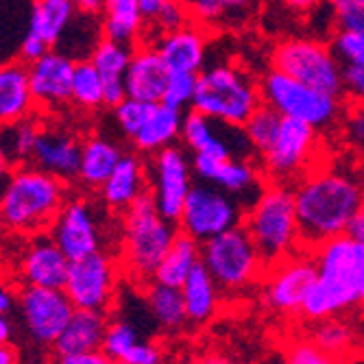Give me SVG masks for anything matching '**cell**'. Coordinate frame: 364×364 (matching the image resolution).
<instances>
[{
    "instance_id": "obj_19",
    "label": "cell",
    "mask_w": 364,
    "mask_h": 364,
    "mask_svg": "<svg viewBox=\"0 0 364 364\" xmlns=\"http://www.w3.org/2000/svg\"><path fill=\"white\" fill-rule=\"evenodd\" d=\"M75 68L77 59L57 48L48 50L42 59L28 65L31 90L40 112H55L65 103H73Z\"/></svg>"
},
{
    "instance_id": "obj_9",
    "label": "cell",
    "mask_w": 364,
    "mask_h": 364,
    "mask_svg": "<svg viewBox=\"0 0 364 364\" xmlns=\"http://www.w3.org/2000/svg\"><path fill=\"white\" fill-rule=\"evenodd\" d=\"M321 140L323 138L318 129L301 120L284 118L275 142L267 153L259 155L264 179L271 183L294 186L325 159L321 155Z\"/></svg>"
},
{
    "instance_id": "obj_30",
    "label": "cell",
    "mask_w": 364,
    "mask_h": 364,
    "mask_svg": "<svg viewBox=\"0 0 364 364\" xmlns=\"http://www.w3.org/2000/svg\"><path fill=\"white\" fill-rule=\"evenodd\" d=\"M183 116L186 112L173 109L164 103H155L149 120L142 124L138 136L131 140L134 149L140 155H155L164 149H168L181 140V129H183Z\"/></svg>"
},
{
    "instance_id": "obj_10",
    "label": "cell",
    "mask_w": 364,
    "mask_h": 364,
    "mask_svg": "<svg viewBox=\"0 0 364 364\" xmlns=\"http://www.w3.org/2000/svg\"><path fill=\"white\" fill-rule=\"evenodd\" d=\"M271 65L301 83L345 96L343 61L336 57L332 44L327 42L316 38H286L275 44L271 53Z\"/></svg>"
},
{
    "instance_id": "obj_43",
    "label": "cell",
    "mask_w": 364,
    "mask_h": 364,
    "mask_svg": "<svg viewBox=\"0 0 364 364\" xmlns=\"http://www.w3.org/2000/svg\"><path fill=\"white\" fill-rule=\"evenodd\" d=\"M155 103H146V101H140V98H131L127 96L124 101L114 107V122L116 127L120 129V134L131 142L136 136H138V131L142 129V124L149 120L151 112H153Z\"/></svg>"
},
{
    "instance_id": "obj_22",
    "label": "cell",
    "mask_w": 364,
    "mask_h": 364,
    "mask_svg": "<svg viewBox=\"0 0 364 364\" xmlns=\"http://www.w3.org/2000/svg\"><path fill=\"white\" fill-rule=\"evenodd\" d=\"M149 194V164L140 153H124L116 171L98 190L103 205L114 212L122 214L136 201Z\"/></svg>"
},
{
    "instance_id": "obj_27",
    "label": "cell",
    "mask_w": 364,
    "mask_h": 364,
    "mask_svg": "<svg viewBox=\"0 0 364 364\" xmlns=\"http://www.w3.org/2000/svg\"><path fill=\"white\" fill-rule=\"evenodd\" d=\"M183 294V304H186V314L188 323L192 327H203L212 323L223 306V296L225 292L220 286L214 282L210 271L203 267V262L192 271V275L183 282L181 286Z\"/></svg>"
},
{
    "instance_id": "obj_29",
    "label": "cell",
    "mask_w": 364,
    "mask_h": 364,
    "mask_svg": "<svg viewBox=\"0 0 364 364\" xmlns=\"http://www.w3.org/2000/svg\"><path fill=\"white\" fill-rule=\"evenodd\" d=\"M142 301L146 314L161 334H179L190 325L181 288L151 282L142 288Z\"/></svg>"
},
{
    "instance_id": "obj_59",
    "label": "cell",
    "mask_w": 364,
    "mask_h": 364,
    "mask_svg": "<svg viewBox=\"0 0 364 364\" xmlns=\"http://www.w3.org/2000/svg\"><path fill=\"white\" fill-rule=\"evenodd\" d=\"M114 364H129V362H114Z\"/></svg>"
},
{
    "instance_id": "obj_49",
    "label": "cell",
    "mask_w": 364,
    "mask_h": 364,
    "mask_svg": "<svg viewBox=\"0 0 364 364\" xmlns=\"http://www.w3.org/2000/svg\"><path fill=\"white\" fill-rule=\"evenodd\" d=\"M48 50H53L40 36H36V33L26 31L22 40H20V46H18V59L24 61L26 65L36 63L38 59H42Z\"/></svg>"
},
{
    "instance_id": "obj_55",
    "label": "cell",
    "mask_w": 364,
    "mask_h": 364,
    "mask_svg": "<svg viewBox=\"0 0 364 364\" xmlns=\"http://www.w3.org/2000/svg\"><path fill=\"white\" fill-rule=\"evenodd\" d=\"M20 362V349L16 343H0V364H18Z\"/></svg>"
},
{
    "instance_id": "obj_45",
    "label": "cell",
    "mask_w": 364,
    "mask_h": 364,
    "mask_svg": "<svg viewBox=\"0 0 364 364\" xmlns=\"http://www.w3.org/2000/svg\"><path fill=\"white\" fill-rule=\"evenodd\" d=\"M196 77L198 75H188V73H171L166 92H164L161 103L168 105L179 112H190L192 101L196 94Z\"/></svg>"
},
{
    "instance_id": "obj_6",
    "label": "cell",
    "mask_w": 364,
    "mask_h": 364,
    "mask_svg": "<svg viewBox=\"0 0 364 364\" xmlns=\"http://www.w3.org/2000/svg\"><path fill=\"white\" fill-rule=\"evenodd\" d=\"M264 105L259 83L234 63H212L198 73L192 109L229 127H245Z\"/></svg>"
},
{
    "instance_id": "obj_23",
    "label": "cell",
    "mask_w": 364,
    "mask_h": 364,
    "mask_svg": "<svg viewBox=\"0 0 364 364\" xmlns=\"http://www.w3.org/2000/svg\"><path fill=\"white\" fill-rule=\"evenodd\" d=\"M171 79L166 61L161 59L157 48L149 42H142L134 50V59L127 70V92L131 98H140L146 103H161Z\"/></svg>"
},
{
    "instance_id": "obj_47",
    "label": "cell",
    "mask_w": 364,
    "mask_h": 364,
    "mask_svg": "<svg viewBox=\"0 0 364 364\" xmlns=\"http://www.w3.org/2000/svg\"><path fill=\"white\" fill-rule=\"evenodd\" d=\"M327 7L338 28H353L364 16V0H327Z\"/></svg>"
},
{
    "instance_id": "obj_34",
    "label": "cell",
    "mask_w": 364,
    "mask_h": 364,
    "mask_svg": "<svg viewBox=\"0 0 364 364\" xmlns=\"http://www.w3.org/2000/svg\"><path fill=\"white\" fill-rule=\"evenodd\" d=\"M360 327L351 321V314L332 316L318 323H310L308 338L314 341L327 353L349 358L360 349Z\"/></svg>"
},
{
    "instance_id": "obj_14",
    "label": "cell",
    "mask_w": 364,
    "mask_h": 364,
    "mask_svg": "<svg viewBox=\"0 0 364 364\" xmlns=\"http://www.w3.org/2000/svg\"><path fill=\"white\" fill-rule=\"evenodd\" d=\"M124 279L122 264L112 251H98L70 264L63 290L77 310L107 312L116 306L120 282Z\"/></svg>"
},
{
    "instance_id": "obj_26",
    "label": "cell",
    "mask_w": 364,
    "mask_h": 364,
    "mask_svg": "<svg viewBox=\"0 0 364 364\" xmlns=\"http://www.w3.org/2000/svg\"><path fill=\"white\" fill-rule=\"evenodd\" d=\"M227 124L216 122L194 109L186 112L183 116V129H181V142L192 155H210L218 159L229 157H245L240 155V149L234 140H227L223 134Z\"/></svg>"
},
{
    "instance_id": "obj_48",
    "label": "cell",
    "mask_w": 364,
    "mask_h": 364,
    "mask_svg": "<svg viewBox=\"0 0 364 364\" xmlns=\"http://www.w3.org/2000/svg\"><path fill=\"white\" fill-rule=\"evenodd\" d=\"M345 101L364 103V65H343Z\"/></svg>"
},
{
    "instance_id": "obj_53",
    "label": "cell",
    "mask_w": 364,
    "mask_h": 364,
    "mask_svg": "<svg viewBox=\"0 0 364 364\" xmlns=\"http://www.w3.org/2000/svg\"><path fill=\"white\" fill-rule=\"evenodd\" d=\"M282 3L288 11L296 16H312L327 3V0H282Z\"/></svg>"
},
{
    "instance_id": "obj_24",
    "label": "cell",
    "mask_w": 364,
    "mask_h": 364,
    "mask_svg": "<svg viewBox=\"0 0 364 364\" xmlns=\"http://www.w3.org/2000/svg\"><path fill=\"white\" fill-rule=\"evenodd\" d=\"M38 105L31 90L28 65L20 59H9L0 68V120L14 124L36 116Z\"/></svg>"
},
{
    "instance_id": "obj_25",
    "label": "cell",
    "mask_w": 364,
    "mask_h": 364,
    "mask_svg": "<svg viewBox=\"0 0 364 364\" xmlns=\"http://www.w3.org/2000/svg\"><path fill=\"white\" fill-rule=\"evenodd\" d=\"M134 50H136V46H129V44L103 38L101 42L94 46V50L87 57L96 65V70L101 73V77H103V83H105V105L109 109L118 107L124 101V98L129 96L124 77H127L131 59H134Z\"/></svg>"
},
{
    "instance_id": "obj_54",
    "label": "cell",
    "mask_w": 364,
    "mask_h": 364,
    "mask_svg": "<svg viewBox=\"0 0 364 364\" xmlns=\"http://www.w3.org/2000/svg\"><path fill=\"white\" fill-rule=\"evenodd\" d=\"M18 334V321L14 316H0V343H14Z\"/></svg>"
},
{
    "instance_id": "obj_38",
    "label": "cell",
    "mask_w": 364,
    "mask_h": 364,
    "mask_svg": "<svg viewBox=\"0 0 364 364\" xmlns=\"http://www.w3.org/2000/svg\"><path fill=\"white\" fill-rule=\"evenodd\" d=\"M255 7V0H196L188 9L192 22L208 31L220 28L227 22H242Z\"/></svg>"
},
{
    "instance_id": "obj_33",
    "label": "cell",
    "mask_w": 364,
    "mask_h": 364,
    "mask_svg": "<svg viewBox=\"0 0 364 364\" xmlns=\"http://www.w3.org/2000/svg\"><path fill=\"white\" fill-rule=\"evenodd\" d=\"M77 14L79 9L75 0H33L26 31L36 33L50 48H55L77 20Z\"/></svg>"
},
{
    "instance_id": "obj_16",
    "label": "cell",
    "mask_w": 364,
    "mask_h": 364,
    "mask_svg": "<svg viewBox=\"0 0 364 364\" xmlns=\"http://www.w3.org/2000/svg\"><path fill=\"white\" fill-rule=\"evenodd\" d=\"M48 234L70 262L83 259L98 251H109L105 245L107 240L101 214L87 196L73 194L50 225Z\"/></svg>"
},
{
    "instance_id": "obj_42",
    "label": "cell",
    "mask_w": 364,
    "mask_h": 364,
    "mask_svg": "<svg viewBox=\"0 0 364 364\" xmlns=\"http://www.w3.org/2000/svg\"><path fill=\"white\" fill-rule=\"evenodd\" d=\"M336 131H338L341 144L349 153V157L364 164V103L347 101Z\"/></svg>"
},
{
    "instance_id": "obj_51",
    "label": "cell",
    "mask_w": 364,
    "mask_h": 364,
    "mask_svg": "<svg viewBox=\"0 0 364 364\" xmlns=\"http://www.w3.org/2000/svg\"><path fill=\"white\" fill-rule=\"evenodd\" d=\"M186 364H242V362L223 349H201L192 353Z\"/></svg>"
},
{
    "instance_id": "obj_18",
    "label": "cell",
    "mask_w": 364,
    "mask_h": 364,
    "mask_svg": "<svg viewBox=\"0 0 364 364\" xmlns=\"http://www.w3.org/2000/svg\"><path fill=\"white\" fill-rule=\"evenodd\" d=\"M192 171L196 181H208L223 188L225 192L234 194L245 208H249L267 186L262 168L253 164L251 157L218 159L210 155H192Z\"/></svg>"
},
{
    "instance_id": "obj_8",
    "label": "cell",
    "mask_w": 364,
    "mask_h": 364,
    "mask_svg": "<svg viewBox=\"0 0 364 364\" xmlns=\"http://www.w3.org/2000/svg\"><path fill=\"white\" fill-rule=\"evenodd\" d=\"M259 92L264 105L273 107L284 118L301 120L321 134L336 129L345 112V96L323 92L275 68L259 79Z\"/></svg>"
},
{
    "instance_id": "obj_32",
    "label": "cell",
    "mask_w": 364,
    "mask_h": 364,
    "mask_svg": "<svg viewBox=\"0 0 364 364\" xmlns=\"http://www.w3.org/2000/svg\"><path fill=\"white\" fill-rule=\"evenodd\" d=\"M109 325L107 312L96 310H77L70 318L65 332L59 336L57 345L50 349L55 353H81L103 349L105 332Z\"/></svg>"
},
{
    "instance_id": "obj_31",
    "label": "cell",
    "mask_w": 364,
    "mask_h": 364,
    "mask_svg": "<svg viewBox=\"0 0 364 364\" xmlns=\"http://www.w3.org/2000/svg\"><path fill=\"white\" fill-rule=\"evenodd\" d=\"M103 36L129 46H140L146 40V22L140 0H105L101 11Z\"/></svg>"
},
{
    "instance_id": "obj_40",
    "label": "cell",
    "mask_w": 364,
    "mask_h": 364,
    "mask_svg": "<svg viewBox=\"0 0 364 364\" xmlns=\"http://www.w3.org/2000/svg\"><path fill=\"white\" fill-rule=\"evenodd\" d=\"M282 120H284V116H279L269 105H262L249 118V122L242 129H245V136H247L255 155H264L271 149V144L275 142L279 129H282Z\"/></svg>"
},
{
    "instance_id": "obj_20",
    "label": "cell",
    "mask_w": 364,
    "mask_h": 364,
    "mask_svg": "<svg viewBox=\"0 0 364 364\" xmlns=\"http://www.w3.org/2000/svg\"><path fill=\"white\" fill-rule=\"evenodd\" d=\"M81 153H83V142L70 129L42 124L36 153H33L31 161L70 183V181H77L79 166H81Z\"/></svg>"
},
{
    "instance_id": "obj_52",
    "label": "cell",
    "mask_w": 364,
    "mask_h": 364,
    "mask_svg": "<svg viewBox=\"0 0 364 364\" xmlns=\"http://www.w3.org/2000/svg\"><path fill=\"white\" fill-rule=\"evenodd\" d=\"M18 310V284L5 279L3 290H0V316H14Z\"/></svg>"
},
{
    "instance_id": "obj_35",
    "label": "cell",
    "mask_w": 364,
    "mask_h": 364,
    "mask_svg": "<svg viewBox=\"0 0 364 364\" xmlns=\"http://www.w3.org/2000/svg\"><path fill=\"white\" fill-rule=\"evenodd\" d=\"M198 264H201V242L183 234V231H179V236L175 238L166 257H164L157 267L153 282L181 288Z\"/></svg>"
},
{
    "instance_id": "obj_58",
    "label": "cell",
    "mask_w": 364,
    "mask_h": 364,
    "mask_svg": "<svg viewBox=\"0 0 364 364\" xmlns=\"http://www.w3.org/2000/svg\"><path fill=\"white\" fill-rule=\"evenodd\" d=\"M181 3H183V5H186L188 9H190V7H192V5L196 3V0H181Z\"/></svg>"
},
{
    "instance_id": "obj_13",
    "label": "cell",
    "mask_w": 364,
    "mask_h": 364,
    "mask_svg": "<svg viewBox=\"0 0 364 364\" xmlns=\"http://www.w3.org/2000/svg\"><path fill=\"white\" fill-rule=\"evenodd\" d=\"M245 212L247 208L234 194L208 181H194L177 225L179 231L203 245L229 229L240 227Z\"/></svg>"
},
{
    "instance_id": "obj_11",
    "label": "cell",
    "mask_w": 364,
    "mask_h": 364,
    "mask_svg": "<svg viewBox=\"0 0 364 364\" xmlns=\"http://www.w3.org/2000/svg\"><path fill=\"white\" fill-rule=\"evenodd\" d=\"M75 312L77 308L63 288L18 286L16 321L26 341L36 347L53 349Z\"/></svg>"
},
{
    "instance_id": "obj_7",
    "label": "cell",
    "mask_w": 364,
    "mask_h": 364,
    "mask_svg": "<svg viewBox=\"0 0 364 364\" xmlns=\"http://www.w3.org/2000/svg\"><path fill=\"white\" fill-rule=\"evenodd\" d=\"M201 262L225 296H242L257 290L267 273V262L242 225L203 242Z\"/></svg>"
},
{
    "instance_id": "obj_17",
    "label": "cell",
    "mask_w": 364,
    "mask_h": 364,
    "mask_svg": "<svg viewBox=\"0 0 364 364\" xmlns=\"http://www.w3.org/2000/svg\"><path fill=\"white\" fill-rule=\"evenodd\" d=\"M70 259L48 234H38L31 238H20L9 259L11 282L18 286L36 288H63L70 273Z\"/></svg>"
},
{
    "instance_id": "obj_12",
    "label": "cell",
    "mask_w": 364,
    "mask_h": 364,
    "mask_svg": "<svg viewBox=\"0 0 364 364\" xmlns=\"http://www.w3.org/2000/svg\"><path fill=\"white\" fill-rule=\"evenodd\" d=\"M316 277L314 255L310 249H304L267 267L257 286V296L262 306L277 316H299Z\"/></svg>"
},
{
    "instance_id": "obj_41",
    "label": "cell",
    "mask_w": 364,
    "mask_h": 364,
    "mask_svg": "<svg viewBox=\"0 0 364 364\" xmlns=\"http://www.w3.org/2000/svg\"><path fill=\"white\" fill-rule=\"evenodd\" d=\"M142 338L144 336L140 332V327L134 321L124 318V316H114V318H109V325H107L105 341H103V351L114 362H124L129 351L134 349Z\"/></svg>"
},
{
    "instance_id": "obj_39",
    "label": "cell",
    "mask_w": 364,
    "mask_h": 364,
    "mask_svg": "<svg viewBox=\"0 0 364 364\" xmlns=\"http://www.w3.org/2000/svg\"><path fill=\"white\" fill-rule=\"evenodd\" d=\"M73 103L81 112H98L105 105V83L90 59H79L73 81Z\"/></svg>"
},
{
    "instance_id": "obj_56",
    "label": "cell",
    "mask_w": 364,
    "mask_h": 364,
    "mask_svg": "<svg viewBox=\"0 0 364 364\" xmlns=\"http://www.w3.org/2000/svg\"><path fill=\"white\" fill-rule=\"evenodd\" d=\"M347 234L353 236L355 240H360L364 245V208L353 216V220H351V225L347 229Z\"/></svg>"
},
{
    "instance_id": "obj_44",
    "label": "cell",
    "mask_w": 364,
    "mask_h": 364,
    "mask_svg": "<svg viewBox=\"0 0 364 364\" xmlns=\"http://www.w3.org/2000/svg\"><path fill=\"white\" fill-rule=\"evenodd\" d=\"M282 364H353L349 358H338L321 349L314 341L308 336L294 338L284 349V362Z\"/></svg>"
},
{
    "instance_id": "obj_5",
    "label": "cell",
    "mask_w": 364,
    "mask_h": 364,
    "mask_svg": "<svg viewBox=\"0 0 364 364\" xmlns=\"http://www.w3.org/2000/svg\"><path fill=\"white\" fill-rule=\"evenodd\" d=\"M242 227L255 242L267 267L306 249L292 186L267 181L255 201L247 208Z\"/></svg>"
},
{
    "instance_id": "obj_28",
    "label": "cell",
    "mask_w": 364,
    "mask_h": 364,
    "mask_svg": "<svg viewBox=\"0 0 364 364\" xmlns=\"http://www.w3.org/2000/svg\"><path fill=\"white\" fill-rule=\"evenodd\" d=\"M122 149L112 138L103 134H92L83 140L81 166L77 175V183L85 190H101L109 175L122 159Z\"/></svg>"
},
{
    "instance_id": "obj_46",
    "label": "cell",
    "mask_w": 364,
    "mask_h": 364,
    "mask_svg": "<svg viewBox=\"0 0 364 364\" xmlns=\"http://www.w3.org/2000/svg\"><path fill=\"white\" fill-rule=\"evenodd\" d=\"M329 44L343 65H364V31L336 26Z\"/></svg>"
},
{
    "instance_id": "obj_4",
    "label": "cell",
    "mask_w": 364,
    "mask_h": 364,
    "mask_svg": "<svg viewBox=\"0 0 364 364\" xmlns=\"http://www.w3.org/2000/svg\"><path fill=\"white\" fill-rule=\"evenodd\" d=\"M177 236L179 225L157 210L151 194L122 212L118 227V259L122 264L124 279L138 288L151 284Z\"/></svg>"
},
{
    "instance_id": "obj_1",
    "label": "cell",
    "mask_w": 364,
    "mask_h": 364,
    "mask_svg": "<svg viewBox=\"0 0 364 364\" xmlns=\"http://www.w3.org/2000/svg\"><path fill=\"white\" fill-rule=\"evenodd\" d=\"M296 216L306 249L347 234L353 216L364 208V173L345 161L323 159L292 186Z\"/></svg>"
},
{
    "instance_id": "obj_37",
    "label": "cell",
    "mask_w": 364,
    "mask_h": 364,
    "mask_svg": "<svg viewBox=\"0 0 364 364\" xmlns=\"http://www.w3.org/2000/svg\"><path fill=\"white\" fill-rule=\"evenodd\" d=\"M40 131H42V124L36 120V116L24 118L14 124H5V131H3V164L5 166L7 164L18 166V164H28L33 159Z\"/></svg>"
},
{
    "instance_id": "obj_2",
    "label": "cell",
    "mask_w": 364,
    "mask_h": 364,
    "mask_svg": "<svg viewBox=\"0 0 364 364\" xmlns=\"http://www.w3.org/2000/svg\"><path fill=\"white\" fill-rule=\"evenodd\" d=\"M316 284L312 286L301 318L318 323L332 316L353 314L364 308V245L349 234L325 240L312 249Z\"/></svg>"
},
{
    "instance_id": "obj_21",
    "label": "cell",
    "mask_w": 364,
    "mask_h": 364,
    "mask_svg": "<svg viewBox=\"0 0 364 364\" xmlns=\"http://www.w3.org/2000/svg\"><path fill=\"white\" fill-rule=\"evenodd\" d=\"M157 48L161 59L166 61L171 73H188L198 75L205 68L208 61V28L188 22L177 31H171L166 36L149 42Z\"/></svg>"
},
{
    "instance_id": "obj_50",
    "label": "cell",
    "mask_w": 364,
    "mask_h": 364,
    "mask_svg": "<svg viewBox=\"0 0 364 364\" xmlns=\"http://www.w3.org/2000/svg\"><path fill=\"white\" fill-rule=\"evenodd\" d=\"M48 364H114V360L103 351H81V353H55L50 351Z\"/></svg>"
},
{
    "instance_id": "obj_57",
    "label": "cell",
    "mask_w": 364,
    "mask_h": 364,
    "mask_svg": "<svg viewBox=\"0 0 364 364\" xmlns=\"http://www.w3.org/2000/svg\"><path fill=\"white\" fill-rule=\"evenodd\" d=\"M105 0H75V5L81 14H92V16H101Z\"/></svg>"
},
{
    "instance_id": "obj_36",
    "label": "cell",
    "mask_w": 364,
    "mask_h": 364,
    "mask_svg": "<svg viewBox=\"0 0 364 364\" xmlns=\"http://www.w3.org/2000/svg\"><path fill=\"white\" fill-rule=\"evenodd\" d=\"M140 7L146 22L144 42H155L157 38L181 28L192 20L188 7L181 0H140Z\"/></svg>"
},
{
    "instance_id": "obj_3",
    "label": "cell",
    "mask_w": 364,
    "mask_h": 364,
    "mask_svg": "<svg viewBox=\"0 0 364 364\" xmlns=\"http://www.w3.org/2000/svg\"><path fill=\"white\" fill-rule=\"evenodd\" d=\"M70 183L33 161L5 168L0 218L16 238L46 234L70 198Z\"/></svg>"
},
{
    "instance_id": "obj_15",
    "label": "cell",
    "mask_w": 364,
    "mask_h": 364,
    "mask_svg": "<svg viewBox=\"0 0 364 364\" xmlns=\"http://www.w3.org/2000/svg\"><path fill=\"white\" fill-rule=\"evenodd\" d=\"M149 194L157 210L168 220L179 223L188 194L196 181L192 171V157L186 146H168L149 155Z\"/></svg>"
}]
</instances>
